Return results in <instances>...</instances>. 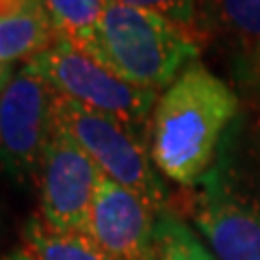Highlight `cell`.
Returning a JSON list of instances; mask_svg holds the SVG:
<instances>
[{"mask_svg": "<svg viewBox=\"0 0 260 260\" xmlns=\"http://www.w3.org/2000/svg\"><path fill=\"white\" fill-rule=\"evenodd\" d=\"M241 100L200 59L191 61L165 91L150 121V152L158 172L176 184L198 186L217 162Z\"/></svg>", "mask_w": 260, "mask_h": 260, "instance_id": "cell-1", "label": "cell"}, {"mask_svg": "<svg viewBox=\"0 0 260 260\" xmlns=\"http://www.w3.org/2000/svg\"><path fill=\"white\" fill-rule=\"evenodd\" d=\"M202 46L191 30L162 15L111 3L91 42L80 50L126 83L160 93L200 59Z\"/></svg>", "mask_w": 260, "mask_h": 260, "instance_id": "cell-2", "label": "cell"}, {"mask_svg": "<svg viewBox=\"0 0 260 260\" xmlns=\"http://www.w3.org/2000/svg\"><path fill=\"white\" fill-rule=\"evenodd\" d=\"M54 124L65 130L113 182L139 195L156 213L169 208V191L154 165L148 135L63 95H56L54 102Z\"/></svg>", "mask_w": 260, "mask_h": 260, "instance_id": "cell-3", "label": "cell"}, {"mask_svg": "<svg viewBox=\"0 0 260 260\" xmlns=\"http://www.w3.org/2000/svg\"><path fill=\"white\" fill-rule=\"evenodd\" d=\"M26 65H30L59 95L102 115L115 117L150 137L152 111L160 95L158 91L126 83L89 54L65 42H56Z\"/></svg>", "mask_w": 260, "mask_h": 260, "instance_id": "cell-4", "label": "cell"}, {"mask_svg": "<svg viewBox=\"0 0 260 260\" xmlns=\"http://www.w3.org/2000/svg\"><path fill=\"white\" fill-rule=\"evenodd\" d=\"M189 213L219 260H260V182L234 174L228 154L202 178Z\"/></svg>", "mask_w": 260, "mask_h": 260, "instance_id": "cell-5", "label": "cell"}, {"mask_svg": "<svg viewBox=\"0 0 260 260\" xmlns=\"http://www.w3.org/2000/svg\"><path fill=\"white\" fill-rule=\"evenodd\" d=\"M102 178L104 174L91 156L54 124L35 176L37 219L42 225L59 234H87L89 213Z\"/></svg>", "mask_w": 260, "mask_h": 260, "instance_id": "cell-6", "label": "cell"}, {"mask_svg": "<svg viewBox=\"0 0 260 260\" xmlns=\"http://www.w3.org/2000/svg\"><path fill=\"white\" fill-rule=\"evenodd\" d=\"M54 89L30 65L0 93V169L15 182L35 180L54 133Z\"/></svg>", "mask_w": 260, "mask_h": 260, "instance_id": "cell-7", "label": "cell"}, {"mask_svg": "<svg viewBox=\"0 0 260 260\" xmlns=\"http://www.w3.org/2000/svg\"><path fill=\"white\" fill-rule=\"evenodd\" d=\"M158 213L104 176L89 213L87 234L111 260H154Z\"/></svg>", "mask_w": 260, "mask_h": 260, "instance_id": "cell-8", "label": "cell"}, {"mask_svg": "<svg viewBox=\"0 0 260 260\" xmlns=\"http://www.w3.org/2000/svg\"><path fill=\"white\" fill-rule=\"evenodd\" d=\"M202 42L225 39L234 52L260 46V0H200Z\"/></svg>", "mask_w": 260, "mask_h": 260, "instance_id": "cell-9", "label": "cell"}, {"mask_svg": "<svg viewBox=\"0 0 260 260\" xmlns=\"http://www.w3.org/2000/svg\"><path fill=\"white\" fill-rule=\"evenodd\" d=\"M56 44L44 0H30L22 11L0 18V65L30 61Z\"/></svg>", "mask_w": 260, "mask_h": 260, "instance_id": "cell-10", "label": "cell"}, {"mask_svg": "<svg viewBox=\"0 0 260 260\" xmlns=\"http://www.w3.org/2000/svg\"><path fill=\"white\" fill-rule=\"evenodd\" d=\"M24 249L32 260H111L89 234H59L30 217L22 230Z\"/></svg>", "mask_w": 260, "mask_h": 260, "instance_id": "cell-11", "label": "cell"}, {"mask_svg": "<svg viewBox=\"0 0 260 260\" xmlns=\"http://www.w3.org/2000/svg\"><path fill=\"white\" fill-rule=\"evenodd\" d=\"M109 5L111 0H44L56 42L72 44L78 50L91 42Z\"/></svg>", "mask_w": 260, "mask_h": 260, "instance_id": "cell-12", "label": "cell"}, {"mask_svg": "<svg viewBox=\"0 0 260 260\" xmlns=\"http://www.w3.org/2000/svg\"><path fill=\"white\" fill-rule=\"evenodd\" d=\"M154 260H217L172 208L156 217Z\"/></svg>", "mask_w": 260, "mask_h": 260, "instance_id": "cell-13", "label": "cell"}, {"mask_svg": "<svg viewBox=\"0 0 260 260\" xmlns=\"http://www.w3.org/2000/svg\"><path fill=\"white\" fill-rule=\"evenodd\" d=\"M111 3L133 7V9L150 11L167 18L169 22L178 24L186 30H191L202 42L198 32V18H200V0H111ZM204 44V42H202Z\"/></svg>", "mask_w": 260, "mask_h": 260, "instance_id": "cell-14", "label": "cell"}, {"mask_svg": "<svg viewBox=\"0 0 260 260\" xmlns=\"http://www.w3.org/2000/svg\"><path fill=\"white\" fill-rule=\"evenodd\" d=\"M232 72L237 83L254 98L260 107V46L232 52Z\"/></svg>", "mask_w": 260, "mask_h": 260, "instance_id": "cell-15", "label": "cell"}, {"mask_svg": "<svg viewBox=\"0 0 260 260\" xmlns=\"http://www.w3.org/2000/svg\"><path fill=\"white\" fill-rule=\"evenodd\" d=\"M30 0H0V18H9L15 15L18 11H22Z\"/></svg>", "mask_w": 260, "mask_h": 260, "instance_id": "cell-16", "label": "cell"}, {"mask_svg": "<svg viewBox=\"0 0 260 260\" xmlns=\"http://www.w3.org/2000/svg\"><path fill=\"white\" fill-rule=\"evenodd\" d=\"M11 78H13V74H11V68H9V65H0V93H3V89L9 85Z\"/></svg>", "mask_w": 260, "mask_h": 260, "instance_id": "cell-17", "label": "cell"}, {"mask_svg": "<svg viewBox=\"0 0 260 260\" xmlns=\"http://www.w3.org/2000/svg\"><path fill=\"white\" fill-rule=\"evenodd\" d=\"M0 260H32V256L28 254L26 249H15V251H11V254H7V256H3Z\"/></svg>", "mask_w": 260, "mask_h": 260, "instance_id": "cell-18", "label": "cell"}, {"mask_svg": "<svg viewBox=\"0 0 260 260\" xmlns=\"http://www.w3.org/2000/svg\"><path fill=\"white\" fill-rule=\"evenodd\" d=\"M256 130H258V152H260V117H258V128Z\"/></svg>", "mask_w": 260, "mask_h": 260, "instance_id": "cell-19", "label": "cell"}]
</instances>
